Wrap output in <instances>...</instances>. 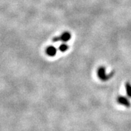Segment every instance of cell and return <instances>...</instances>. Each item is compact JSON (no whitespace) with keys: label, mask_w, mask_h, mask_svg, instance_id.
Here are the masks:
<instances>
[{"label":"cell","mask_w":131,"mask_h":131,"mask_svg":"<svg viewBox=\"0 0 131 131\" xmlns=\"http://www.w3.org/2000/svg\"><path fill=\"white\" fill-rule=\"evenodd\" d=\"M56 53H57V49L53 46H50L47 47L46 49V53L50 57L55 56Z\"/></svg>","instance_id":"cell-4"},{"label":"cell","mask_w":131,"mask_h":131,"mask_svg":"<svg viewBox=\"0 0 131 131\" xmlns=\"http://www.w3.org/2000/svg\"><path fill=\"white\" fill-rule=\"evenodd\" d=\"M71 34L69 31H64L61 35H60L59 36L55 37L53 38L52 41L53 42H56V41H62L63 43H66L67 41H69L71 39Z\"/></svg>","instance_id":"cell-2"},{"label":"cell","mask_w":131,"mask_h":131,"mask_svg":"<svg viewBox=\"0 0 131 131\" xmlns=\"http://www.w3.org/2000/svg\"><path fill=\"white\" fill-rule=\"evenodd\" d=\"M126 92L128 98H131V84L129 82H127L125 84Z\"/></svg>","instance_id":"cell-5"},{"label":"cell","mask_w":131,"mask_h":131,"mask_svg":"<svg viewBox=\"0 0 131 131\" xmlns=\"http://www.w3.org/2000/svg\"><path fill=\"white\" fill-rule=\"evenodd\" d=\"M68 48H69V47L66 43H62L59 46V50L62 52H65L66 51H67L68 50Z\"/></svg>","instance_id":"cell-6"},{"label":"cell","mask_w":131,"mask_h":131,"mask_svg":"<svg viewBox=\"0 0 131 131\" xmlns=\"http://www.w3.org/2000/svg\"><path fill=\"white\" fill-rule=\"evenodd\" d=\"M114 72H112L110 74H107L104 66H100L97 70V76L98 78L102 82H106L113 77Z\"/></svg>","instance_id":"cell-1"},{"label":"cell","mask_w":131,"mask_h":131,"mask_svg":"<svg viewBox=\"0 0 131 131\" xmlns=\"http://www.w3.org/2000/svg\"><path fill=\"white\" fill-rule=\"evenodd\" d=\"M116 101L118 104L122 106H124L126 108H130L131 106L130 101L126 96H118L116 98Z\"/></svg>","instance_id":"cell-3"}]
</instances>
